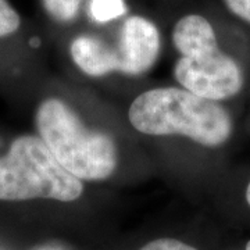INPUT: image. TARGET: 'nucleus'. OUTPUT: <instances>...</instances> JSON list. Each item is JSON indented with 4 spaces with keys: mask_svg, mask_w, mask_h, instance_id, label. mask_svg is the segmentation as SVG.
<instances>
[{
    "mask_svg": "<svg viewBox=\"0 0 250 250\" xmlns=\"http://www.w3.org/2000/svg\"><path fill=\"white\" fill-rule=\"evenodd\" d=\"M128 118L142 134L184 135L207 147L228 142L233 131L231 114L218 102L179 88H157L139 95Z\"/></svg>",
    "mask_w": 250,
    "mask_h": 250,
    "instance_id": "obj_1",
    "label": "nucleus"
},
{
    "mask_svg": "<svg viewBox=\"0 0 250 250\" xmlns=\"http://www.w3.org/2000/svg\"><path fill=\"white\" fill-rule=\"evenodd\" d=\"M39 138L62 168L83 181L108 178L117 168L114 141L104 132L82 124L80 117L62 100H43L36 110Z\"/></svg>",
    "mask_w": 250,
    "mask_h": 250,
    "instance_id": "obj_2",
    "label": "nucleus"
},
{
    "mask_svg": "<svg viewBox=\"0 0 250 250\" xmlns=\"http://www.w3.org/2000/svg\"><path fill=\"white\" fill-rule=\"evenodd\" d=\"M172 42L181 54L174 77L184 89L214 102L236 96L243 88V72L231 56L218 47L214 28L202 16L189 14L177 22Z\"/></svg>",
    "mask_w": 250,
    "mask_h": 250,
    "instance_id": "obj_3",
    "label": "nucleus"
},
{
    "mask_svg": "<svg viewBox=\"0 0 250 250\" xmlns=\"http://www.w3.org/2000/svg\"><path fill=\"white\" fill-rule=\"evenodd\" d=\"M82 192V181L62 168L38 136H18L0 157V200L3 202L32 199L74 202Z\"/></svg>",
    "mask_w": 250,
    "mask_h": 250,
    "instance_id": "obj_4",
    "label": "nucleus"
},
{
    "mask_svg": "<svg viewBox=\"0 0 250 250\" xmlns=\"http://www.w3.org/2000/svg\"><path fill=\"white\" fill-rule=\"evenodd\" d=\"M118 68L126 75L147 72L160 53V34L157 27L146 18L134 16L125 20L114 46Z\"/></svg>",
    "mask_w": 250,
    "mask_h": 250,
    "instance_id": "obj_5",
    "label": "nucleus"
},
{
    "mask_svg": "<svg viewBox=\"0 0 250 250\" xmlns=\"http://www.w3.org/2000/svg\"><path fill=\"white\" fill-rule=\"evenodd\" d=\"M70 53L74 62L90 77H103L117 72L118 68L114 47L96 36L75 38L70 46Z\"/></svg>",
    "mask_w": 250,
    "mask_h": 250,
    "instance_id": "obj_6",
    "label": "nucleus"
},
{
    "mask_svg": "<svg viewBox=\"0 0 250 250\" xmlns=\"http://www.w3.org/2000/svg\"><path fill=\"white\" fill-rule=\"evenodd\" d=\"M126 13L124 0H90L89 14L98 22H107Z\"/></svg>",
    "mask_w": 250,
    "mask_h": 250,
    "instance_id": "obj_7",
    "label": "nucleus"
},
{
    "mask_svg": "<svg viewBox=\"0 0 250 250\" xmlns=\"http://www.w3.org/2000/svg\"><path fill=\"white\" fill-rule=\"evenodd\" d=\"M82 0H43V6L50 17L59 22H68L77 17Z\"/></svg>",
    "mask_w": 250,
    "mask_h": 250,
    "instance_id": "obj_8",
    "label": "nucleus"
},
{
    "mask_svg": "<svg viewBox=\"0 0 250 250\" xmlns=\"http://www.w3.org/2000/svg\"><path fill=\"white\" fill-rule=\"evenodd\" d=\"M21 20L7 0H0V38L14 34L20 28Z\"/></svg>",
    "mask_w": 250,
    "mask_h": 250,
    "instance_id": "obj_9",
    "label": "nucleus"
},
{
    "mask_svg": "<svg viewBox=\"0 0 250 250\" xmlns=\"http://www.w3.org/2000/svg\"><path fill=\"white\" fill-rule=\"evenodd\" d=\"M139 250H197L196 248L188 245L185 242L178 239H171V238H163L156 241L149 242L145 245L142 249Z\"/></svg>",
    "mask_w": 250,
    "mask_h": 250,
    "instance_id": "obj_10",
    "label": "nucleus"
},
{
    "mask_svg": "<svg viewBox=\"0 0 250 250\" xmlns=\"http://www.w3.org/2000/svg\"><path fill=\"white\" fill-rule=\"evenodd\" d=\"M227 9L250 24V0H224Z\"/></svg>",
    "mask_w": 250,
    "mask_h": 250,
    "instance_id": "obj_11",
    "label": "nucleus"
},
{
    "mask_svg": "<svg viewBox=\"0 0 250 250\" xmlns=\"http://www.w3.org/2000/svg\"><path fill=\"white\" fill-rule=\"evenodd\" d=\"M245 196H246V202H248V205L250 207V182L248 184V188H246V193H245Z\"/></svg>",
    "mask_w": 250,
    "mask_h": 250,
    "instance_id": "obj_12",
    "label": "nucleus"
},
{
    "mask_svg": "<svg viewBox=\"0 0 250 250\" xmlns=\"http://www.w3.org/2000/svg\"><path fill=\"white\" fill-rule=\"evenodd\" d=\"M39 45H41V41H39L38 38H32V39H31V46H34V47H38Z\"/></svg>",
    "mask_w": 250,
    "mask_h": 250,
    "instance_id": "obj_13",
    "label": "nucleus"
},
{
    "mask_svg": "<svg viewBox=\"0 0 250 250\" xmlns=\"http://www.w3.org/2000/svg\"><path fill=\"white\" fill-rule=\"evenodd\" d=\"M246 250H250V241L248 242V245H246Z\"/></svg>",
    "mask_w": 250,
    "mask_h": 250,
    "instance_id": "obj_14",
    "label": "nucleus"
}]
</instances>
